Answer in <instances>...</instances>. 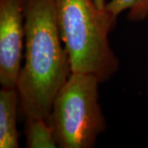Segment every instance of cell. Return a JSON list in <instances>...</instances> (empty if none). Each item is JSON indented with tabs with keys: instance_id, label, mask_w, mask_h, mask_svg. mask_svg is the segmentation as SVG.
I'll list each match as a JSON object with an SVG mask.
<instances>
[{
	"instance_id": "52a82bcc",
	"label": "cell",
	"mask_w": 148,
	"mask_h": 148,
	"mask_svg": "<svg viewBox=\"0 0 148 148\" xmlns=\"http://www.w3.org/2000/svg\"><path fill=\"white\" fill-rule=\"evenodd\" d=\"M106 10L115 21L125 11H128L129 21H143L148 16V0H110L106 3Z\"/></svg>"
},
{
	"instance_id": "5b68a950",
	"label": "cell",
	"mask_w": 148,
	"mask_h": 148,
	"mask_svg": "<svg viewBox=\"0 0 148 148\" xmlns=\"http://www.w3.org/2000/svg\"><path fill=\"white\" fill-rule=\"evenodd\" d=\"M20 105L16 88L0 90V147L18 148L17 108Z\"/></svg>"
},
{
	"instance_id": "277c9868",
	"label": "cell",
	"mask_w": 148,
	"mask_h": 148,
	"mask_svg": "<svg viewBox=\"0 0 148 148\" xmlns=\"http://www.w3.org/2000/svg\"><path fill=\"white\" fill-rule=\"evenodd\" d=\"M24 0H0V84L16 88L25 49Z\"/></svg>"
},
{
	"instance_id": "8992f818",
	"label": "cell",
	"mask_w": 148,
	"mask_h": 148,
	"mask_svg": "<svg viewBox=\"0 0 148 148\" xmlns=\"http://www.w3.org/2000/svg\"><path fill=\"white\" fill-rule=\"evenodd\" d=\"M25 120L27 147H58L53 128L47 120L41 118H28Z\"/></svg>"
},
{
	"instance_id": "6da1fadb",
	"label": "cell",
	"mask_w": 148,
	"mask_h": 148,
	"mask_svg": "<svg viewBox=\"0 0 148 148\" xmlns=\"http://www.w3.org/2000/svg\"><path fill=\"white\" fill-rule=\"evenodd\" d=\"M25 49L16 90L25 119H49L53 102L72 73L53 0H24Z\"/></svg>"
},
{
	"instance_id": "7a4b0ae2",
	"label": "cell",
	"mask_w": 148,
	"mask_h": 148,
	"mask_svg": "<svg viewBox=\"0 0 148 148\" xmlns=\"http://www.w3.org/2000/svg\"><path fill=\"white\" fill-rule=\"evenodd\" d=\"M60 36L72 73L93 74L101 83L116 73L119 62L109 34L116 21L94 0H53Z\"/></svg>"
},
{
	"instance_id": "3957f363",
	"label": "cell",
	"mask_w": 148,
	"mask_h": 148,
	"mask_svg": "<svg viewBox=\"0 0 148 148\" xmlns=\"http://www.w3.org/2000/svg\"><path fill=\"white\" fill-rule=\"evenodd\" d=\"M100 83L93 74L72 73L59 90L48 119L58 147H94L106 131V118L99 103Z\"/></svg>"
},
{
	"instance_id": "ba28073f",
	"label": "cell",
	"mask_w": 148,
	"mask_h": 148,
	"mask_svg": "<svg viewBox=\"0 0 148 148\" xmlns=\"http://www.w3.org/2000/svg\"><path fill=\"white\" fill-rule=\"evenodd\" d=\"M96 6L101 9V10H106V0H94Z\"/></svg>"
}]
</instances>
